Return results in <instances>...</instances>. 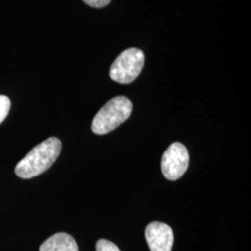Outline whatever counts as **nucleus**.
I'll return each instance as SVG.
<instances>
[{
    "label": "nucleus",
    "mask_w": 251,
    "mask_h": 251,
    "mask_svg": "<svg viewBox=\"0 0 251 251\" xmlns=\"http://www.w3.org/2000/svg\"><path fill=\"white\" fill-rule=\"evenodd\" d=\"M62 143L51 137L36 145L19 162L15 168L16 175L22 179H31L48 171L59 157Z\"/></svg>",
    "instance_id": "1"
},
{
    "label": "nucleus",
    "mask_w": 251,
    "mask_h": 251,
    "mask_svg": "<svg viewBox=\"0 0 251 251\" xmlns=\"http://www.w3.org/2000/svg\"><path fill=\"white\" fill-rule=\"evenodd\" d=\"M133 105L125 96H117L110 100L99 110L93 118L91 130L97 135L107 134L115 130L130 117Z\"/></svg>",
    "instance_id": "2"
},
{
    "label": "nucleus",
    "mask_w": 251,
    "mask_h": 251,
    "mask_svg": "<svg viewBox=\"0 0 251 251\" xmlns=\"http://www.w3.org/2000/svg\"><path fill=\"white\" fill-rule=\"evenodd\" d=\"M144 65V51L129 48L119 54L110 68V77L119 84H130L139 76Z\"/></svg>",
    "instance_id": "3"
},
{
    "label": "nucleus",
    "mask_w": 251,
    "mask_h": 251,
    "mask_svg": "<svg viewBox=\"0 0 251 251\" xmlns=\"http://www.w3.org/2000/svg\"><path fill=\"white\" fill-rule=\"evenodd\" d=\"M187 148L180 143H173L163 153L161 171L169 180H177L186 172L189 167Z\"/></svg>",
    "instance_id": "4"
},
{
    "label": "nucleus",
    "mask_w": 251,
    "mask_h": 251,
    "mask_svg": "<svg viewBox=\"0 0 251 251\" xmlns=\"http://www.w3.org/2000/svg\"><path fill=\"white\" fill-rule=\"evenodd\" d=\"M145 239L150 251H171L173 232L167 224L152 222L145 228Z\"/></svg>",
    "instance_id": "5"
},
{
    "label": "nucleus",
    "mask_w": 251,
    "mask_h": 251,
    "mask_svg": "<svg viewBox=\"0 0 251 251\" xmlns=\"http://www.w3.org/2000/svg\"><path fill=\"white\" fill-rule=\"evenodd\" d=\"M39 251H79L78 245L68 233H55L43 243Z\"/></svg>",
    "instance_id": "6"
},
{
    "label": "nucleus",
    "mask_w": 251,
    "mask_h": 251,
    "mask_svg": "<svg viewBox=\"0 0 251 251\" xmlns=\"http://www.w3.org/2000/svg\"><path fill=\"white\" fill-rule=\"evenodd\" d=\"M10 109V100L5 95H0V124L9 115Z\"/></svg>",
    "instance_id": "7"
},
{
    "label": "nucleus",
    "mask_w": 251,
    "mask_h": 251,
    "mask_svg": "<svg viewBox=\"0 0 251 251\" xmlns=\"http://www.w3.org/2000/svg\"><path fill=\"white\" fill-rule=\"evenodd\" d=\"M96 251H120L116 244L106 239H100L96 243Z\"/></svg>",
    "instance_id": "8"
},
{
    "label": "nucleus",
    "mask_w": 251,
    "mask_h": 251,
    "mask_svg": "<svg viewBox=\"0 0 251 251\" xmlns=\"http://www.w3.org/2000/svg\"><path fill=\"white\" fill-rule=\"evenodd\" d=\"M83 1L91 8H96V9L106 7L111 2V0H83Z\"/></svg>",
    "instance_id": "9"
}]
</instances>
